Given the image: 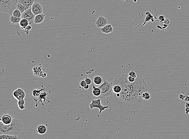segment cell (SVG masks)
Segmentation results:
<instances>
[{"instance_id":"5b68a950","label":"cell","mask_w":189,"mask_h":139,"mask_svg":"<svg viewBox=\"0 0 189 139\" xmlns=\"http://www.w3.org/2000/svg\"><path fill=\"white\" fill-rule=\"evenodd\" d=\"M102 100L100 98L97 99H92L91 103L89 104V107L91 110H92L94 108L99 109V114H101L103 111H105V109L108 108V105L103 106L102 104Z\"/></svg>"},{"instance_id":"2e32d148","label":"cell","mask_w":189,"mask_h":139,"mask_svg":"<svg viewBox=\"0 0 189 139\" xmlns=\"http://www.w3.org/2000/svg\"><path fill=\"white\" fill-rule=\"evenodd\" d=\"M19 24L21 29H25L28 25H29L30 23L27 19L25 18H21Z\"/></svg>"},{"instance_id":"4316f807","label":"cell","mask_w":189,"mask_h":139,"mask_svg":"<svg viewBox=\"0 0 189 139\" xmlns=\"http://www.w3.org/2000/svg\"><path fill=\"white\" fill-rule=\"evenodd\" d=\"M128 74L129 75L133 77V78H137V75L136 72H135V71H131V72H130L129 73H128Z\"/></svg>"},{"instance_id":"60d3db41","label":"cell","mask_w":189,"mask_h":139,"mask_svg":"<svg viewBox=\"0 0 189 139\" xmlns=\"http://www.w3.org/2000/svg\"><path fill=\"white\" fill-rule=\"evenodd\" d=\"M122 1H127V0H121Z\"/></svg>"},{"instance_id":"8fae6325","label":"cell","mask_w":189,"mask_h":139,"mask_svg":"<svg viewBox=\"0 0 189 139\" xmlns=\"http://www.w3.org/2000/svg\"><path fill=\"white\" fill-rule=\"evenodd\" d=\"M13 120L11 115L9 114H5L2 116L1 119V122L4 124L9 125L11 123Z\"/></svg>"},{"instance_id":"30bf717a","label":"cell","mask_w":189,"mask_h":139,"mask_svg":"<svg viewBox=\"0 0 189 139\" xmlns=\"http://www.w3.org/2000/svg\"><path fill=\"white\" fill-rule=\"evenodd\" d=\"M108 21L107 18L103 16H99L95 22L96 25L98 28L104 27L108 24Z\"/></svg>"},{"instance_id":"e575fe53","label":"cell","mask_w":189,"mask_h":139,"mask_svg":"<svg viewBox=\"0 0 189 139\" xmlns=\"http://www.w3.org/2000/svg\"><path fill=\"white\" fill-rule=\"evenodd\" d=\"M184 101H187V102H189V96H187L186 95L185 98L184 99Z\"/></svg>"},{"instance_id":"1f68e13d","label":"cell","mask_w":189,"mask_h":139,"mask_svg":"<svg viewBox=\"0 0 189 139\" xmlns=\"http://www.w3.org/2000/svg\"><path fill=\"white\" fill-rule=\"evenodd\" d=\"M79 85H80V86H81V87H84L87 85V83H86V81H85V80H82V81H81V82H80V84H79Z\"/></svg>"},{"instance_id":"ba28073f","label":"cell","mask_w":189,"mask_h":139,"mask_svg":"<svg viewBox=\"0 0 189 139\" xmlns=\"http://www.w3.org/2000/svg\"><path fill=\"white\" fill-rule=\"evenodd\" d=\"M13 95L17 100H19L21 99H24L26 94L23 89L18 88L14 91Z\"/></svg>"},{"instance_id":"4fadbf2b","label":"cell","mask_w":189,"mask_h":139,"mask_svg":"<svg viewBox=\"0 0 189 139\" xmlns=\"http://www.w3.org/2000/svg\"><path fill=\"white\" fill-rule=\"evenodd\" d=\"M101 31L105 34H109L113 32V28L111 24H107L104 27L101 28Z\"/></svg>"},{"instance_id":"d590c367","label":"cell","mask_w":189,"mask_h":139,"mask_svg":"<svg viewBox=\"0 0 189 139\" xmlns=\"http://www.w3.org/2000/svg\"><path fill=\"white\" fill-rule=\"evenodd\" d=\"M18 107H19V108L21 110H24V109L25 108V105H21L19 106Z\"/></svg>"},{"instance_id":"74e56055","label":"cell","mask_w":189,"mask_h":139,"mask_svg":"<svg viewBox=\"0 0 189 139\" xmlns=\"http://www.w3.org/2000/svg\"><path fill=\"white\" fill-rule=\"evenodd\" d=\"M89 87H90V86H89V85H88V84H87L84 87H83L84 89H89Z\"/></svg>"},{"instance_id":"f546056e","label":"cell","mask_w":189,"mask_h":139,"mask_svg":"<svg viewBox=\"0 0 189 139\" xmlns=\"http://www.w3.org/2000/svg\"><path fill=\"white\" fill-rule=\"evenodd\" d=\"M18 106L21 105H24V99H20V100H18Z\"/></svg>"},{"instance_id":"9a60e30c","label":"cell","mask_w":189,"mask_h":139,"mask_svg":"<svg viewBox=\"0 0 189 139\" xmlns=\"http://www.w3.org/2000/svg\"><path fill=\"white\" fill-rule=\"evenodd\" d=\"M47 131V128L45 125L43 124L40 125L38 126L36 132L40 134H44L46 133Z\"/></svg>"},{"instance_id":"e0dca14e","label":"cell","mask_w":189,"mask_h":139,"mask_svg":"<svg viewBox=\"0 0 189 139\" xmlns=\"http://www.w3.org/2000/svg\"><path fill=\"white\" fill-rule=\"evenodd\" d=\"M92 88H93L92 93L93 96L96 97H99L101 94V92L100 89L98 87H96L94 85H92Z\"/></svg>"},{"instance_id":"d4e9b609","label":"cell","mask_w":189,"mask_h":139,"mask_svg":"<svg viewBox=\"0 0 189 139\" xmlns=\"http://www.w3.org/2000/svg\"><path fill=\"white\" fill-rule=\"evenodd\" d=\"M154 15H152L151 14H149V15H147V17H146L145 19L144 22L143 24V26H144L147 23V22H149V21L150 20H152V18H153V17H154Z\"/></svg>"},{"instance_id":"d6986e66","label":"cell","mask_w":189,"mask_h":139,"mask_svg":"<svg viewBox=\"0 0 189 139\" xmlns=\"http://www.w3.org/2000/svg\"><path fill=\"white\" fill-rule=\"evenodd\" d=\"M18 139V136L11 135H0V139Z\"/></svg>"},{"instance_id":"5bb4252c","label":"cell","mask_w":189,"mask_h":139,"mask_svg":"<svg viewBox=\"0 0 189 139\" xmlns=\"http://www.w3.org/2000/svg\"><path fill=\"white\" fill-rule=\"evenodd\" d=\"M35 0H18V3L26 6L28 8L32 7Z\"/></svg>"},{"instance_id":"cb8c5ba5","label":"cell","mask_w":189,"mask_h":139,"mask_svg":"<svg viewBox=\"0 0 189 139\" xmlns=\"http://www.w3.org/2000/svg\"><path fill=\"white\" fill-rule=\"evenodd\" d=\"M142 98L143 99H144V100H148L151 98V96H150V93L147 92H146L143 93Z\"/></svg>"},{"instance_id":"ffe728a7","label":"cell","mask_w":189,"mask_h":139,"mask_svg":"<svg viewBox=\"0 0 189 139\" xmlns=\"http://www.w3.org/2000/svg\"><path fill=\"white\" fill-rule=\"evenodd\" d=\"M103 80V78L101 77L96 76L93 79V82L95 85H100L102 84Z\"/></svg>"},{"instance_id":"9c48e42d","label":"cell","mask_w":189,"mask_h":139,"mask_svg":"<svg viewBox=\"0 0 189 139\" xmlns=\"http://www.w3.org/2000/svg\"><path fill=\"white\" fill-rule=\"evenodd\" d=\"M32 11L35 15L42 13L43 8L40 3L34 2L32 7Z\"/></svg>"},{"instance_id":"8d00e7d4","label":"cell","mask_w":189,"mask_h":139,"mask_svg":"<svg viewBox=\"0 0 189 139\" xmlns=\"http://www.w3.org/2000/svg\"><path fill=\"white\" fill-rule=\"evenodd\" d=\"M185 112L186 114L187 115H188L189 114V108H185Z\"/></svg>"},{"instance_id":"7c38bea8","label":"cell","mask_w":189,"mask_h":139,"mask_svg":"<svg viewBox=\"0 0 189 139\" xmlns=\"http://www.w3.org/2000/svg\"><path fill=\"white\" fill-rule=\"evenodd\" d=\"M46 15L44 14L41 13L35 15L34 18V23L36 24H40L42 23L45 20Z\"/></svg>"},{"instance_id":"44dd1931","label":"cell","mask_w":189,"mask_h":139,"mask_svg":"<svg viewBox=\"0 0 189 139\" xmlns=\"http://www.w3.org/2000/svg\"><path fill=\"white\" fill-rule=\"evenodd\" d=\"M45 90V88H42L40 89H34L32 91L33 97H37L40 95L41 93Z\"/></svg>"},{"instance_id":"8992f818","label":"cell","mask_w":189,"mask_h":139,"mask_svg":"<svg viewBox=\"0 0 189 139\" xmlns=\"http://www.w3.org/2000/svg\"><path fill=\"white\" fill-rule=\"evenodd\" d=\"M48 94L46 92H41L40 95L37 97H33V99L35 101L36 104H38V103L40 102H41L42 103H49L50 102L49 99H48Z\"/></svg>"},{"instance_id":"3957f363","label":"cell","mask_w":189,"mask_h":139,"mask_svg":"<svg viewBox=\"0 0 189 139\" xmlns=\"http://www.w3.org/2000/svg\"><path fill=\"white\" fill-rule=\"evenodd\" d=\"M18 3V0H0V11L12 15Z\"/></svg>"},{"instance_id":"836d02e7","label":"cell","mask_w":189,"mask_h":139,"mask_svg":"<svg viewBox=\"0 0 189 139\" xmlns=\"http://www.w3.org/2000/svg\"><path fill=\"white\" fill-rule=\"evenodd\" d=\"M186 96V95L185 96V95L180 94L179 95V99H182L183 101H184V99H185V98Z\"/></svg>"},{"instance_id":"83f0119b","label":"cell","mask_w":189,"mask_h":139,"mask_svg":"<svg viewBox=\"0 0 189 139\" xmlns=\"http://www.w3.org/2000/svg\"><path fill=\"white\" fill-rule=\"evenodd\" d=\"M136 80V78H133V77L129 75L128 77V80L129 82H130V83H133V82H135Z\"/></svg>"},{"instance_id":"484cf974","label":"cell","mask_w":189,"mask_h":139,"mask_svg":"<svg viewBox=\"0 0 189 139\" xmlns=\"http://www.w3.org/2000/svg\"><path fill=\"white\" fill-rule=\"evenodd\" d=\"M32 27L30 24H29L28 26L26 27V28L25 29L24 32L25 33L26 35H28L29 34L30 31L32 29Z\"/></svg>"},{"instance_id":"52a82bcc","label":"cell","mask_w":189,"mask_h":139,"mask_svg":"<svg viewBox=\"0 0 189 139\" xmlns=\"http://www.w3.org/2000/svg\"><path fill=\"white\" fill-rule=\"evenodd\" d=\"M35 15L32 11V8L31 7L28 8L27 9L22 13L21 15V18H25L27 19L28 21L29 22L30 24H33L34 23V18Z\"/></svg>"},{"instance_id":"603a6c76","label":"cell","mask_w":189,"mask_h":139,"mask_svg":"<svg viewBox=\"0 0 189 139\" xmlns=\"http://www.w3.org/2000/svg\"><path fill=\"white\" fill-rule=\"evenodd\" d=\"M12 15L14 17H16L21 18L22 13L19 9L16 8L14 10Z\"/></svg>"},{"instance_id":"ac0fdd59","label":"cell","mask_w":189,"mask_h":139,"mask_svg":"<svg viewBox=\"0 0 189 139\" xmlns=\"http://www.w3.org/2000/svg\"><path fill=\"white\" fill-rule=\"evenodd\" d=\"M21 19V18L16 17H14L12 15H11L9 20L13 24H17L20 23Z\"/></svg>"},{"instance_id":"f1b7e54d","label":"cell","mask_w":189,"mask_h":139,"mask_svg":"<svg viewBox=\"0 0 189 139\" xmlns=\"http://www.w3.org/2000/svg\"><path fill=\"white\" fill-rule=\"evenodd\" d=\"M165 17H164V16H160L159 17V22H161V23H162V24H163V22H164V21H165Z\"/></svg>"},{"instance_id":"f35d334b","label":"cell","mask_w":189,"mask_h":139,"mask_svg":"<svg viewBox=\"0 0 189 139\" xmlns=\"http://www.w3.org/2000/svg\"><path fill=\"white\" fill-rule=\"evenodd\" d=\"M185 108H189V102H186L185 103Z\"/></svg>"},{"instance_id":"6da1fadb","label":"cell","mask_w":189,"mask_h":139,"mask_svg":"<svg viewBox=\"0 0 189 139\" xmlns=\"http://www.w3.org/2000/svg\"><path fill=\"white\" fill-rule=\"evenodd\" d=\"M128 75V73H122L115 78L114 81L121 85L122 90L120 93L111 92L107 102L109 106L107 119L114 125L119 123L118 117L122 122H130L142 108V94L147 91V83L140 75L130 83Z\"/></svg>"},{"instance_id":"4dcf8cb0","label":"cell","mask_w":189,"mask_h":139,"mask_svg":"<svg viewBox=\"0 0 189 139\" xmlns=\"http://www.w3.org/2000/svg\"><path fill=\"white\" fill-rule=\"evenodd\" d=\"M85 81H86L87 84H88V85H91V83H92V80H91V79L90 78H86L85 79Z\"/></svg>"},{"instance_id":"d6a6232c","label":"cell","mask_w":189,"mask_h":139,"mask_svg":"<svg viewBox=\"0 0 189 139\" xmlns=\"http://www.w3.org/2000/svg\"><path fill=\"white\" fill-rule=\"evenodd\" d=\"M170 21L169 19H165V21H164V22H163V24L168 25L170 23Z\"/></svg>"},{"instance_id":"277c9868","label":"cell","mask_w":189,"mask_h":139,"mask_svg":"<svg viewBox=\"0 0 189 139\" xmlns=\"http://www.w3.org/2000/svg\"><path fill=\"white\" fill-rule=\"evenodd\" d=\"M103 80V83L98 87L101 92V94L99 98H100L102 101H106L107 102L111 95L113 83L108 82L105 79Z\"/></svg>"},{"instance_id":"ab89813d","label":"cell","mask_w":189,"mask_h":139,"mask_svg":"<svg viewBox=\"0 0 189 139\" xmlns=\"http://www.w3.org/2000/svg\"><path fill=\"white\" fill-rule=\"evenodd\" d=\"M137 1L138 0H133V2H134V3H137Z\"/></svg>"},{"instance_id":"7a4b0ae2","label":"cell","mask_w":189,"mask_h":139,"mask_svg":"<svg viewBox=\"0 0 189 139\" xmlns=\"http://www.w3.org/2000/svg\"><path fill=\"white\" fill-rule=\"evenodd\" d=\"M23 128V123L18 119L13 118L11 123L9 125L4 124L1 122H0V135L18 136L21 133Z\"/></svg>"},{"instance_id":"7402d4cb","label":"cell","mask_w":189,"mask_h":139,"mask_svg":"<svg viewBox=\"0 0 189 139\" xmlns=\"http://www.w3.org/2000/svg\"><path fill=\"white\" fill-rule=\"evenodd\" d=\"M17 8H18L20 10L21 13H23L28 8L24 6V5H22L21 3H18V4H17Z\"/></svg>"}]
</instances>
